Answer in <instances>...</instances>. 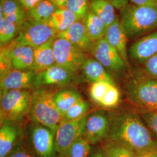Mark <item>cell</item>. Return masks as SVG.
<instances>
[{
	"instance_id": "obj_1",
	"label": "cell",
	"mask_w": 157,
	"mask_h": 157,
	"mask_svg": "<svg viewBox=\"0 0 157 157\" xmlns=\"http://www.w3.org/2000/svg\"><path fill=\"white\" fill-rule=\"evenodd\" d=\"M107 137L111 141L129 146L136 153L157 148V141L135 113L126 112L113 116Z\"/></svg>"
},
{
	"instance_id": "obj_2",
	"label": "cell",
	"mask_w": 157,
	"mask_h": 157,
	"mask_svg": "<svg viewBox=\"0 0 157 157\" xmlns=\"http://www.w3.org/2000/svg\"><path fill=\"white\" fill-rule=\"evenodd\" d=\"M120 11V22L128 38L139 37L157 27V6H136L130 3Z\"/></svg>"
},
{
	"instance_id": "obj_3",
	"label": "cell",
	"mask_w": 157,
	"mask_h": 157,
	"mask_svg": "<svg viewBox=\"0 0 157 157\" xmlns=\"http://www.w3.org/2000/svg\"><path fill=\"white\" fill-rule=\"evenodd\" d=\"M52 94L43 87L36 89L32 93L29 113L34 124L45 126L56 135L63 117L54 102Z\"/></svg>"
},
{
	"instance_id": "obj_4",
	"label": "cell",
	"mask_w": 157,
	"mask_h": 157,
	"mask_svg": "<svg viewBox=\"0 0 157 157\" xmlns=\"http://www.w3.org/2000/svg\"><path fill=\"white\" fill-rule=\"evenodd\" d=\"M32 93L28 90H11L1 93V124L22 119L30 111Z\"/></svg>"
},
{
	"instance_id": "obj_5",
	"label": "cell",
	"mask_w": 157,
	"mask_h": 157,
	"mask_svg": "<svg viewBox=\"0 0 157 157\" xmlns=\"http://www.w3.org/2000/svg\"><path fill=\"white\" fill-rule=\"evenodd\" d=\"M57 33L47 23L31 21L26 18L20 25L16 39L17 44L36 48L56 37Z\"/></svg>"
},
{
	"instance_id": "obj_6",
	"label": "cell",
	"mask_w": 157,
	"mask_h": 157,
	"mask_svg": "<svg viewBox=\"0 0 157 157\" xmlns=\"http://www.w3.org/2000/svg\"><path fill=\"white\" fill-rule=\"evenodd\" d=\"M53 50L56 64L73 73L82 70L87 59L84 51L60 37L54 40Z\"/></svg>"
},
{
	"instance_id": "obj_7",
	"label": "cell",
	"mask_w": 157,
	"mask_h": 157,
	"mask_svg": "<svg viewBox=\"0 0 157 157\" xmlns=\"http://www.w3.org/2000/svg\"><path fill=\"white\" fill-rule=\"evenodd\" d=\"M88 115L74 121H63L60 123L56 135V154L59 157H65L69 148L75 142L84 137L85 126Z\"/></svg>"
},
{
	"instance_id": "obj_8",
	"label": "cell",
	"mask_w": 157,
	"mask_h": 157,
	"mask_svg": "<svg viewBox=\"0 0 157 157\" xmlns=\"http://www.w3.org/2000/svg\"><path fill=\"white\" fill-rule=\"evenodd\" d=\"M128 94L130 101L144 111L156 110L157 79L143 80L130 84Z\"/></svg>"
},
{
	"instance_id": "obj_9",
	"label": "cell",
	"mask_w": 157,
	"mask_h": 157,
	"mask_svg": "<svg viewBox=\"0 0 157 157\" xmlns=\"http://www.w3.org/2000/svg\"><path fill=\"white\" fill-rule=\"evenodd\" d=\"M90 52L97 61L111 71L119 72L127 67L117 51L105 37L93 42Z\"/></svg>"
},
{
	"instance_id": "obj_10",
	"label": "cell",
	"mask_w": 157,
	"mask_h": 157,
	"mask_svg": "<svg viewBox=\"0 0 157 157\" xmlns=\"http://www.w3.org/2000/svg\"><path fill=\"white\" fill-rule=\"evenodd\" d=\"M55 135L49 128L34 124L30 132V143L36 157H56Z\"/></svg>"
},
{
	"instance_id": "obj_11",
	"label": "cell",
	"mask_w": 157,
	"mask_h": 157,
	"mask_svg": "<svg viewBox=\"0 0 157 157\" xmlns=\"http://www.w3.org/2000/svg\"><path fill=\"white\" fill-rule=\"evenodd\" d=\"M111 119L106 113L97 111L88 116L85 126L84 137L91 144H95L108 136Z\"/></svg>"
},
{
	"instance_id": "obj_12",
	"label": "cell",
	"mask_w": 157,
	"mask_h": 157,
	"mask_svg": "<svg viewBox=\"0 0 157 157\" xmlns=\"http://www.w3.org/2000/svg\"><path fill=\"white\" fill-rule=\"evenodd\" d=\"M74 74L55 64L36 73L33 87L39 89L47 86H65L73 80Z\"/></svg>"
},
{
	"instance_id": "obj_13",
	"label": "cell",
	"mask_w": 157,
	"mask_h": 157,
	"mask_svg": "<svg viewBox=\"0 0 157 157\" xmlns=\"http://www.w3.org/2000/svg\"><path fill=\"white\" fill-rule=\"evenodd\" d=\"M36 75L32 71L12 69L1 76V93L11 90H27L33 87Z\"/></svg>"
},
{
	"instance_id": "obj_14",
	"label": "cell",
	"mask_w": 157,
	"mask_h": 157,
	"mask_svg": "<svg viewBox=\"0 0 157 157\" xmlns=\"http://www.w3.org/2000/svg\"><path fill=\"white\" fill-rule=\"evenodd\" d=\"M157 54V29L137 40L129 49L130 57L140 63Z\"/></svg>"
},
{
	"instance_id": "obj_15",
	"label": "cell",
	"mask_w": 157,
	"mask_h": 157,
	"mask_svg": "<svg viewBox=\"0 0 157 157\" xmlns=\"http://www.w3.org/2000/svg\"><path fill=\"white\" fill-rule=\"evenodd\" d=\"M104 37L107 41L117 51L128 67L129 65L127 50L128 37L121 25L119 17L112 25L107 28Z\"/></svg>"
},
{
	"instance_id": "obj_16",
	"label": "cell",
	"mask_w": 157,
	"mask_h": 157,
	"mask_svg": "<svg viewBox=\"0 0 157 157\" xmlns=\"http://www.w3.org/2000/svg\"><path fill=\"white\" fill-rule=\"evenodd\" d=\"M56 37L67 40L84 52H90L93 42L90 40L82 21H78L67 30L57 34Z\"/></svg>"
},
{
	"instance_id": "obj_17",
	"label": "cell",
	"mask_w": 157,
	"mask_h": 157,
	"mask_svg": "<svg viewBox=\"0 0 157 157\" xmlns=\"http://www.w3.org/2000/svg\"><path fill=\"white\" fill-rule=\"evenodd\" d=\"M15 44L11 52L12 69L33 71L34 48L29 45Z\"/></svg>"
},
{
	"instance_id": "obj_18",
	"label": "cell",
	"mask_w": 157,
	"mask_h": 157,
	"mask_svg": "<svg viewBox=\"0 0 157 157\" xmlns=\"http://www.w3.org/2000/svg\"><path fill=\"white\" fill-rule=\"evenodd\" d=\"M84 78L91 83L103 82L115 84L113 79L101 63L95 58H88L82 69Z\"/></svg>"
},
{
	"instance_id": "obj_19",
	"label": "cell",
	"mask_w": 157,
	"mask_h": 157,
	"mask_svg": "<svg viewBox=\"0 0 157 157\" xmlns=\"http://www.w3.org/2000/svg\"><path fill=\"white\" fill-rule=\"evenodd\" d=\"M19 130L12 122L1 124L0 129V157H8L17 147Z\"/></svg>"
},
{
	"instance_id": "obj_20",
	"label": "cell",
	"mask_w": 157,
	"mask_h": 157,
	"mask_svg": "<svg viewBox=\"0 0 157 157\" xmlns=\"http://www.w3.org/2000/svg\"><path fill=\"white\" fill-rule=\"evenodd\" d=\"M54 40L34 48L33 71L35 73H39L56 64L53 50Z\"/></svg>"
},
{
	"instance_id": "obj_21",
	"label": "cell",
	"mask_w": 157,
	"mask_h": 157,
	"mask_svg": "<svg viewBox=\"0 0 157 157\" xmlns=\"http://www.w3.org/2000/svg\"><path fill=\"white\" fill-rule=\"evenodd\" d=\"M0 18L21 25L26 18V11L17 0H1Z\"/></svg>"
},
{
	"instance_id": "obj_22",
	"label": "cell",
	"mask_w": 157,
	"mask_h": 157,
	"mask_svg": "<svg viewBox=\"0 0 157 157\" xmlns=\"http://www.w3.org/2000/svg\"><path fill=\"white\" fill-rule=\"evenodd\" d=\"M78 21H79L78 17L71 11L67 8H58L47 23L57 33H59L67 30Z\"/></svg>"
},
{
	"instance_id": "obj_23",
	"label": "cell",
	"mask_w": 157,
	"mask_h": 157,
	"mask_svg": "<svg viewBox=\"0 0 157 157\" xmlns=\"http://www.w3.org/2000/svg\"><path fill=\"white\" fill-rule=\"evenodd\" d=\"M116 8L108 0H90V10L99 17L107 27L117 19Z\"/></svg>"
},
{
	"instance_id": "obj_24",
	"label": "cell",
	"mask_w": 157,
	"mask_h": 157,
	"mask_svg": "<svg viewBox=\"0 0 157 157\" xmlns=\"http://www.w3.org/2000/svg\"><path fill=\"white\" fill-rule=\"evenodd\" d=\"M82 22L87 33L93 42L105 37L108 27L93 12L90 10Z\"/></svg>"
},
{
	"instance_id": "obj_25",
	"label": "cell",
	"mask_w": 157,
	"mask_h": 157,
	"mask_svg": "<svg viewBox=\"0 0 157 157\" xmlns=\"http://www.w3.org/2000/svg\"><path fill=\"white\" fill-rule=\"evenodd\" d=\"M57 9V6L50 0H41L33 8L26 11V19L36 22L47 23Z\"/></svg>"
},
{
	"instance_id": "obj_26",
	"label": "cell",
	"mask_w": 157,
	"mask_h": 157,
	"mask_svg": "<svg viewBox=\"0 0 157 157\" xmlns=\"http://www.w3.org/2000/svg\"><path fill=\"white\" fill-rule=\"evenodd\" d=\"M52 98L57 109L62 117L71 107L82 98L78 92L72 89L58 91L52 94Z\"/></svg>"
},
{
	"instance_id": "obj_27",
	"label": "cell",
	"mask_w": 157,
	"mask_h": 157,
	"mask_svg": "<svg viewBox=\"0 0 157 157\" xmlns=\"http://www.w3.org/2000/svg\"><path fill=\"white\" fill-rule=\"evenodd\" d=\"M19 25L11 22L4 17L0 18L1 47L8 45L16 39L19 31Z\"/></svg>"
},
{
	"instance_id": "obj_28",
	"label": "cell",
	"mask_w": 157,
	"mask_h": 157,
	"mask_svg": "<svg viewBox=\"0 0 157 157\" xmlns=\"http://www.w3.org/2000/svg\"><path fill=\"white\" fill-rule=\"evenodd\" d=\"M106 157H136V152L124 144L110 141L103 150Z\"/></svg>"
},
{
	"instance_id": "obj_29",
	"label": "cell",
	"mask_w": 157,
	"mask_h": 157,
	"mask_svg": "<svg viewBox=\"0 0 157 157\" xmlns=\"http://www.w3.org/2000/svg\"><path fill=\"white\" fill-rule=\"evenodd\" d=\"M89 109L88 102L83 98L76 102L71 107L66 113L63 115V121H74L86 116Z\"/></svg>"
},
{
	"instance_id": "obj_30",
	"label": "cell",
	"mask_w": 157,
	"mask_h": 157,
	"mask_svg": "<svg viewBox=\"0 0 157 157\" xmlns=\"http://www.w3.org/2000/svg\"><path fill=\"white\" fill-rule=\"evenodd\" d=\"M91 144L84 137L75 142L68 150L65 157H89Z\"/></svg>"
},
{
	"instance_id": "obj_31",
	"label": "cell",
	"mask_w": 157,
	"mask_h": 157,
	"mask_svg": "<svg viewBox=\"0 0 157 157\" xmlns=\"http://www.w3.org/2000/svg\"><path fill=\"white\" fill-rule=\"evenodd\" d=\"M65 8L71 11L83 21L90 11V0H67Z\"/></svg>"
},
{
	"instance_id": "obj_32",
	"label": "cell",
	"mask_w": 157,
	"mask_h": 157,
	"mask_svg": "<svg viewBox=\"0 0 157 157\" xmlns=\"http://www.w3.org/2000/svg\"><path fill=\"white\" fill-rule=\"evenodd\" d=\"M111 84H113L103 82L91 83L89 89V94L91 100L95 103L100 105L101 101Z\"/></svg>"
},
{
	"instance_id": "obj_33",
	"label": "cell",
	"mask_w": 157,
	"mask_h": 157,
	"mask_svg": "<svg viewBox=\"0 0 157 157\" xmlns=\"http://www.w3.org/2000/svg\"><path fill=\"white\" fill-rule=\"evenodd\" d=\"M120 95L119 91L116 86L111 84L101 101L100 105L108 108L117 106L120 100Z\"/></svg>"
},
{
	"instance_id": "obj_34",
	"label": "cell",
	"mask_w": 157,
	"mask_h": 157,
	"mask_svg": "<svg viewBox=\"0 0 157 157\" xmlns=\"http://www.w3.org/2000/svg\"><path fill=\"white\" fill-rule=\"evenodd\" d=\"M141 117L149 129L154 133L157 138V109L144 111L142 112Z\"/></svg>"
},
{
	"instance_id": "obj_35",
	"label": "cell",
	"mask_w": 157,
	"mask_h": 157,
	"mask_svg": "<svg viewBox=\"0 0 157 157\" xmlns=\"http://www.w3.org/2000/svg\"><path fill=\"white\" fill-rule=\"evenodd\" d=\"M144 68L146 72L152 78L157 79V54L144 62Z\"/></svg>"
},
{
	"instance_id": "obj_36",
	"label": "cell",
	"mask_w": 157,
	"mask_h": 157,
	"mask_svg": "<svg viewBox=\"0 0 157 157\" xmlns=\"http://www.w3.org/2000/svg\"><path fill=\"white\" fill-rule=\"evenodd\" d=\"M8 157H34L23 146L19 145L12 152Z\"/></svg>"
},
{
	"instance_id": "obj_37",
	"label": "cell",
	"mask_w": 157,
	"mask_h": 157,
	"mask_svg": "<svg viewBox=\"0 0 157 157\" xmlns=\"http://www.w3.org/2000/svg\"><path fill=\"white\" fill-rule=\"evenodd\" d=\"M27 11L36 6L41 0H17Z\"/></svg>"
},
{
	"instance_id": "obj_38",
	"label": "cell",
	"mask_w": 157,
	"mask_h": 157,
	"mask_svg": "<svg viewBox=\"0 0 157 157\" xmlns=\"http://www.w3.org/2000/svg\"><path fill=\"white\" fill-rule=\"evenodd\" d=\"M131 4L136 6H157V0H129Z\"/></svg>"
},
{
	"instance_id": "obj_39",
	"label": "cell",
	"mask_w": 157,
	"mask_h": 157,
	"mask_svg": "<svg viewBox=\"0 0 157 157\" xmlns=\"http://www.w3.org/2000/svg\"><path fill=\"white\" fill-rule=\"evenodd\" d=\"M136 157H157V148L136 152Z\"/></svg>"
},
{
	"instance_id": "obj_40",
	"label": "cell",
	"mask_w": 157,
	"mask_h": 157,
	"mask_svg": "<svg viewBox=\"0 0 157 157\" xmlns=\"http://www.w3.org/2000/svg\"><path fill=\"white\" fill-rule=\"evenodd\" d=\"M111 2L116 9L121 10L124 6L128 4L129 0H108Z\"/></svg>"
},
{
	"instance_id": "obj_41",
	"label": "cell",
	"mask_w": 157,
	"mask_h": 157,
	"mask_svg": "<svg viewBox=\"0 0 157 157\" xmlns=\"http://www.w3.org/2000/svg\"><path fill=\"white\" fill-rule=\"evenodd\" d=\"M58 8H65L66 3L67 0H50Z\"/></svg>"
},
{
	"instance_id": "obj_42",
	"label": "cell",
	"mask_w": 157,
	"mask_h": 157,
	"mask_svg": "<svg viewBox=\"0 0 157 157\" xmlns=\"http://www.w3.org/2000/svg\"><path fill=\"white\" fill-rule=\"evenodd\" d=\"M89 157H106L103 150H98L93 153Z\"/></svg>"
}]
</instances>
